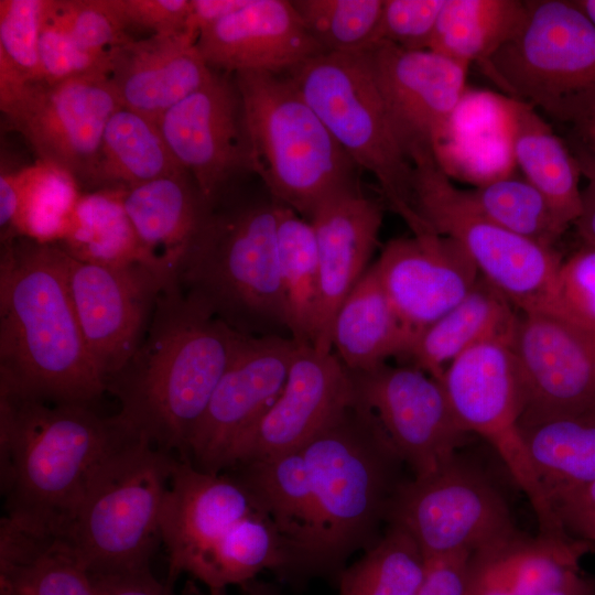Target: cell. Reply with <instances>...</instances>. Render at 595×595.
Listing matches in <instances>:
<instances>
[{"mask_svg": "<svg viewBox=\"0 0 595 595\" xmlns=\"http://www.w3.org/2000/svg\"><path fill=\"white\" fill-rule=\"evenodd\" d=\"M446 0H383L378 42L429 50Z\"/></svg>", "mask_w": 595, "mask_h": 595, "instance_id": "obj_46", "label": "cell"}, {"mask_svg": "<svg viewBox=\"0 0 595 595\" xmlns=\"http://www.w3.org/2000/svg\"><path fill=\"white\" fill-rule=\"evenodd\" d=\"M565 532L573 538L595 544V516L572 522L565 528Z\"/></svg>", "mask_w": 595, "mask_h": 595, "instance_id": "obj_55", "label": "cell"}, {"mask_svg": "<svg viewBox=\"0 0 595 595\" xmlns=\"http://www.w3.org/2000/svg\"><path fill=\"white\" fill-rule=\"evenodd\" d=\"M511 338L493 337L470 347L448 365L441 383L464 428L491 445L528 498L539 533L565 537L521 433L522 389Z\"/></svg>", "mask_w": 595, "mask_h": 595, "instance_id": "obj_11", "label": "cell"}, {"mask_svg": "<svg viewBox=\"0 0 595 595\" xmlns=\"http://www.w3.org/2000/svg\"><path fill=\"white\" fill-rule=\"evenodd\" d=\"M123 193L125 188L110 187L82 194L67 234L54 245L83 261L108 266L143 263L156 269L139 242L125 208Z\"/></svg>", "mask_w": 595, "mask_h": 595, "instance_id": "obj_34", "label": "cell"}, {"mask_svg": "<svg viewBox=\"0 0 595 595\" xmlns=\"http://www.w3.org/2000/svg\"><path fill=\"white\" fill-rule=\"evenodd\" d=\"M247 335L216 318L178 282L161 291L140 346L107 383L132 434L188 461V442Z\"/></svg>", "mask_w": 595, "mask_h": 595, "instance_id": "obj_1", "label": "cell"}, {"mask_svg": "<svg viewBox=\"0 0 595 595\" xmlns=\"http://www.w3.org/2000/svg\"><path fill=\"white\" fill-rule=\"evenodd\" d=\"M121 107L106 76L87 75L28 82L0 109L37 160L63 169L79 184L95 186L104 131Z\"/></svg>", "mask_w": 595, "mask_h": 595, "instance_id": "obj_13", "label": "cell"}, {"mask_svg": "<svg viewBox=\"0 0 595 595\" xmlns=\"http://www.w3.org/2000/svg\"><path fill=\"white\" fill-rule=\"evenodd\" d=\"M280 208L268 192L219 201L177 271L186 295L247 336L290 337L277 251Z\"/></svg>", "mask_w": 595, "mask_h": 595, "instance_id": "obj_4", "label": "cell"}, {"mask_svg": "<svg viewBox=\"0 0 595 595\" xmlns=\"http://www.w3.org/2000/svg\"><path fill=\"white\" fill-rule=\"evenodd\" d=\"M374 264L393 307L416 334L458 304L480 277L457 242L433 231L389 240Z\"/></svg>", "mask_w": 595, "mask_h": 595, "instance_id": "obj_22", "label": "cell"}, {"mask_svg": "<svg viewBox=\"0 0 595 595\" xmlns=\"http://www.w3.org/2000/svg\"><path fill=\"white\" fill-rule=\"evenodd\" d=\"M592 545L573 537L518 532L477 552L512 595H545L580 573V560Z\"/></svg>", "mask_w": 595, "mask_h": 595, "instance_id": "obj_33", "label": "cell"}, {"mask_svg": "<svg viewBox=\"0 0 595 595\" xmlns=\"http://www.w3.org/2000/svg\"><path fill=\"white\" fill-rule=\"evenodd\" d=\"M511 344L522 389L520 429L595 410V333L547 311H518Z\"/></svg>", "mask_w": 595, "mask_h": 595, "instance_id": "obj_17", "label": "cell"}, {"mask_svg": "<svg viewBox=\"0 0 595 595\" xmlns=\"http://www.w3.org/2000/svg\"><path fill=\"white\" fill-rule=\"evenodd\" d=\"M184 173L158 122L123 107L115 111L104 131L95 186L131 188Z\"/></svg>", "mask_w": 595, "mask_h": 595, "instance_id": "obj_32", "label": "cell"}, {"mask_svg": "<svg viewBox=\"0 0 595 595\" xmlns=\"http://www.w3.org/2000/svg\"><path fill=\"white\" fill-rule=\"evenodd\" d=\"M298 344L284 336H246L188 442V461L221 473L232 444L281 394Z\"/></svg>", "mask_w": 595, "mask_h": 595, "instance_id": "obj_18", "label": "cell"}, {"mask_svg": "<svg viewBox=\"0 0 595 595\" xmlns=\"http://www.w3.org/2000/svg\"><path fill=\"white\" fill-rule=\"evenodd\" d=\"M47 0H0V64L23 79H42L39 39Z\"/></svg>", "mask_w": 595, "mask_h": 595, "instance_id": "obj_43", "label": "cell"}, {"mask_svg": "<svg viewBox=\"0 0 595 595\" xmlns=\"http://www.w3.org/2000/svg\"><path fill=\"white\" fill-rule=\"evenodd\" d=\"M188 32L133 40L110 54L107 79L123 108L158 120L213 76Z\"/></svg>", "mask_w": 595, "mask_h": 595, "instance_id": "obj_25", "label": "cell"}, {"mask_svg": "<svg viewBox=\"0 0 595 595\" xmlns=\"http://www.w3.org/2000/svg\"><path fill=\"white\" fill-rule=\"evenodd\" d=\"M0 595H97L88 572L63 537L0 520Z\"/></svg>", "mask_w": 595, "mask_h": 595, "instance_id": "obj_29", "label": "cell"}, {"mask_svg": "<svg viewBox=\"0 0 595 595\" xmlns=\"http://www.w3.org/2000/svg\"><path fill=\"white\" fill-rule=\"evenodd\" d=\"M583 150L595 156V108L573 125Z\"/></svg>", "mask_w": 595, "mask_h": 595, "instance_id": "obj_54", "label": "cell"}, {"mask_svg": "<svg viewBox=\"0 0 595 595\" xmlns=\"http://www.w3.org/2000/svg\"><path fill=\"white\" fill-rule=\"evenodd\" d=\"M467 193L493 221L540 245L554 247L567 229L547 198L524 177L510 174Z\"/></svg>", "mask_w": 595, "mask_h": 595, "instance_id": "obj_40", "label": "cell"}, {"mask_svg": "<svg viewBox=\"0 0 595 595\" xmlns=\"http://www.w3.org/2000/svg\"><path fill=\"white\" fill-rule=\"evenodd\" d=\"M160 131L209 207L235 180L252 173L251 147L235 74L215 71L198 90L167 110Z\"/></svg>", "mask_w": 595, "mask_h": 595, "instance_id": "obj_16", "label": "cell"}, {"mask_svg": "<svg viewBox=\"0 0 595 595\" xmlns=\"http://www.w3.org/2000/svg\"><path fill=\"white\" fill-rule=\"evenodd\" d=\"M574 155L586 178L582 190V212L574 225L583 242L595 246V156L580 147Z\"/></svg>", "mask_w": 595, "mask_h": 595, "instance_id": "obj_51", "label": "cell"}, {"mask_svg": "<svg viewBox=\"0 0 595 595\" xmlns=\"http://www.w3.org/2000/svg\"><path fill=\"white\" fill-rule=\"evenodd\" d=\"M325 53L360 54L378 42L383 0H291Z\"/></svg>", "mask_w": 595, "mask_h": 595, "instance_id": "obj_41", "label": "cell"}, {"mask_svg": "<svg viewBox=\"0 0 595 595\" xmlns=\"http://www.w3.org/2000/svg\"><path fill=\"white\" fill-rule=\"evenodd\" d=\"M594 595H595V592H594Z\"/></svg>", "mask_w": 595, "mask_h": 595, "instance_id": "obj_58", "label": "cell"}, {"mask_svg": "<svg viewBox=\"0 0 595 595\" xmlns=\"http://www.w3.org/2000/svg\"><path fill=\"white\" fill-rule=\"evenodd\" d=\"M1 246L0 392L93 405L107 385L84 340L60 247L23 237Z\"/></svg>", "mask_w": 595, "mask_h": 595, "instance_id": "obj_2", "label": "cell"}, {"mask_svg": "<svg viewBox=\"0 0 595 595\" xmlns=\"http://www.w3.org/2000/svg\"><path fill=\"white\" fill-rule=\"evenodd\" d=\"M54 7L72 39L90 54L109 58L115 50L137 40L112 0H54Z\"/></svg>", "mask_w": 595, "mask_h": 595, "instance_id": "obj_44", "label": "cell"}, {"mask_svg": "<svg viewBox=\"0 0 595 595\" xmlns=\"http://www.w3.org/2000/svg\"><path fill=\"white\" fill-rule=\"evenodd\" d=\"M246 595H281L272 585L252 582L247 586ZM209 595H228L226 588H208Z\"/></svg>", "mask_w": 595, "mask_h": 595, "instance_id": "obj_56", "label": "cell"}, {"mask_svg": "<svg viewBox=\"0 0 595 595\" xmlns=\"http://www.w3.org/2000/svg\"><path fill=\"white\" fill-rule=\"evenodd\" d=\"M277 251L290 337L312 345L320 298L316 237L309 220L282 204Z\"/></svg>", "mask_w": 595, "mask_h": 595, "instance_id": "obj_37", "label": "cell"}, {"mask_svg": "<svg viewBox=\"0 0 595 595\" xmlns=\"http://www.w3.org/2000/svg\"><path fill=\"white\" fill-rule=\"evenodd\" d=\"M385 204L360 187L322 203L311 223L317 245L320 298L312 346L329 354L336 313L370 267L378 245Z\"/></svg>", "mask_w": 595, "mask_h": 595, "instance_id": "obj_23", "label": "cell"}, {"mask_svg": "<svg viewBox=\"0 0 595 595\" xmlns=\"http://www.w3.org/2000/svg\"><path fill=\"white\" fill-rule=\"evenodd\" d=\"M550 502L563 530L572 522L593 517L595 516V480L558 493L550 498Z\"/></svg>", "mask_w": 595, "mask_h": 595, "instance_id": "obj_50", "label": "cell"}, {"mask_svg": "<svg viewBox=\"0 0 595 595\" xmlns=\"http://www.w3.org/2000/svg\"><path fill=\"white\" fill-rule=\"evenodd\" d=\"M518 310L482 275L443 316L418 332L407 355L412 366L441 382L445 369L476 344L511 336Z\"/></svg>", "mask_w": 595, "mask_h": 595, "instance_id": "obj_30", "label": "cell"}, {"mask_svg": "<svg viewBox=\"0 0 595 595\" xmlns=\"http://www.w3.org/2000/svg\"><path fill=\"white\" fill-rule=\"evenodd\" d=\"M112 2L131 35L136 31L150 32L151 35L186 31L191 0H112Z\"/></svg>", "mask_w": 595, "mask_h": 595, "instance_id": "obj_47", "label": "cell"}, {"mask_svg": "<svg viewBox=\"0 0 595 595\" xmlns=\"http://www.w3.org/2000/svg\"><path fill=\"white\" fill-rule=\"evenodd\" d=\"M313 491L320 575L380 538L405 465L375 414L355 400L299 450Z\"/></svg>", "mask_w": 595, "mask_h": 595, "instance_id": "obj_5", "label": "cell"}, {"mask_svg": "<svg viewBox=\"0 0 595 595\" xmlns=\"http://www.w3.org/2000/svg\"><path fill=\"white\" fill-rule=\"evenodd\" d=\"M252 173L280 204L309 220L328 198L360 187L358 167L286 74H235Z\"/></svg>", "mask_w": 595, "mask_h": 595, "instance_id": "obj_6", "label": "cell"}, {"mask_svg": "<svg viewBox=\"0 0 595 595\" xmlns=\"http://www.w3.org/2000/svg\"><path fill=\"white\" fill-rule=\"evenodd\" d=\"M258 510L255 495L232 474L204 472L178 458L161 520L165 583L173 587L182 573L195 578L235 527Z\"/></svg>", "mask_w": 595, "mask_h": 595, "instance_id": "obj_21", "label": "cell"}, {"mask_svg": "<svg viewBox=\"0 0 595 595\" xmlns=\"http://www.w3.org/2000/svg\"><path fill=\"white\" fill-rule=\"evenodd\" d=\"M88 575L97 595H176L150 567L88 572ZM183 595H193V588H185Z\"/></svg>", "mask_w": 595, "mask_h": 595, "instance_id": "obj_48", "label": "cell"}, {"mask_svg": "<svg viewBox=\"0 0 595 595\" xmlns=\"http://www.w3.org/2000/svg\"><path fill=\"white\" fill-rule=\"evenodd\" d=\"M572 2L595 25V0H572Z\"/></svg>", "mask_w": 595, "mask_h": 595, "instance_id": "obj_57", "label": "cell"}, {"mask_svg": "<svg viewBox=\"0 0 595 595\" xmlns=\"http://www.w3.org/2000/svg\"><path fill=\"white\" fill-rule=\"evenodd\" d=\"M248 0H191L186 31L194 37L216 22L241 9Z\"/></svg>", "mask_w": 595, "mask_h": 595, "instance_id": "obj_52", "label": "cell"}, {"mask_svg": "<svg viewBox=\"0 0 595 595\" xmlns=\"http://www.w3.org/2000/svg\"><path fill=\"white\" fill-rule=\"evenodd\" d=\"M339 147L378 183L381 201L413 234L425 226L413 208V166L365 53H321L286 74Z\"/></svg>", "mask_w": 595, "mask_h": 595, "instance_id": "obj_8", "label": "cell"}, {"mask_svg": "<svg viewBox=\"0 0 595 595\" xmlns=\"http://www.w3.org/2000/svg\"><path fill=\"white\" fill-rule=\"evenodd\" d=\"M132 434L93 405L0 392V487L4 516L31 531L65 537L105 457Z\"/></svg>", "mask_w": 595, "mask_h": 595, "instance_id": "obj_3", "label": "cell"}, {"mask_svg": "<svg viewBox=\"0 0 595 595\" xmlns=\"http://www.w3.org/2000/svg\"><path fill=\"white\" fill-rule=\"evenodd\" d=\"M365 55L409 158L433 152L467 91L469 66L432 50H407L385 41Z\"/></svg>", "mask_w": 595, "mask_h": 595, "instance_id": "obj_19", "label": "cell"}, {"mask_svg": "<svg viewBox=\"0 0 595 595\" xmlns=\"http://www.w3.org/2000/svg\"><path fill=\"white\" fill-rule=\"evenodd\" d=\"M196 45L210 68L229 74H288L323 53L291 0H248L202 31Z\"/></svg>", "mask_w": 595, "mask_h": 595, "instance_id": "obj_24", "label": "cell"}, {"mask_svg": "<svg viewBox=\"0 0 595 595\" xmlns=\"http://www.w3.org/2000/svg\"><path fill=\"white\" fill-rule=\"evenodd\" d=\"M225 472L250 489L286 542L291 559L286 578L320 575L314 497L302 453L238 464Z\"/></svg>", "mask_w": 595, "mask_h": 595, "instance_id": "obj_26", "label": "cell"}, {"mask_svg": "<svg viewBox=\"0 0 595 595\" xmlns=\"http://www.w3.org/2000/svg\"><path fill=\"white\" fill-rule=\"evenodd\" d=\"M177 461L131 435L98 465L63 537L87 572L150 567Z\"/></svg>", "mask_w": 595, "mask_h": 595, "instance_id": "obj_7", "label": "cell"}, {"mask_svg": "<svg viewBox=\"0 0 595 595\" xmlns=\"http://www.w3.org/2000/svg\"><path fill=\"white\" fill-rule=\"evenodd\" d=\"M60 249L84 340L107 385L140 346L161 291L174 280L148 264L94 263Z\"/></svg>", "mask_w": 595, "mask_h": 595, "instance_id": "obj_14", "label": "cell"}, {"mask_svg": "<svg viewBox=\"0 0 595 595\" xmlns=\"http://www.w3.org/2000/svg\"><path fill=\"white\" fill-rule=\"evenodd\" d=\"M469 553H457L426 561L419 595H470Z\"/></svg>", "mask_w": 595, "mask_h": 595, "instance_id": "obj_49", "label": "cell"}, {"mask_svg": "<svg viewBox=\"0 0 595 595\" xmlns=\"http://www.w3.org/2000/svg\"><path fill=\"white\" fill-rule=\"evenodd\" d=\"M386 524L404 529L426 561L474 554L518 533L501 493L458 455L429 475L405 479Z\"/></svg>", "mask_w": 595, "mask_h": 595, "instance_id": "obj_12", "label": "cell"}, {"mask_svg": "<svg viewBox=\"0 0 595 595\" xmlns=\"http://www.w3.org/2000/svg\"><path fill=\"white\" fill-rule=\"evenodd\" d=\"M534 310L547 311L595 333V246L583 244L562 259Z\"/></svg>", "mask_w": 595, "mask_h": 595, "instance_id": "obj_42", "label": "cell"}, {"mask_svg": "<svg viewBox=\"0 0 595 595\" xmlns=\"http://www.w3.org/2000/svg\"><path fill=\"white\" fill-rule=\"evenodd\" d=\"M416 332L398 314L375 264L339 306L332 331V348L349 371H365L392 356L407 357Z\"/></svg>", "mask_w": 595, "mask_h": 595, "instance_id": "obj_28", "label": "cell"}, {"mask_svg": "<svg viewBox=\"0 0 595 595\" xmlns=\"http://www.w3.org/2000/svg\"><path fill=\"white\" fill-rule=\"evenodd\" d=\"M426 560L401 527L387 524L379 540L337 576L338 595H419Z\"/></svg>", "mask_w": 595, "mask_h": 595, "instance_id": "obj_39", "label": "cell"}, {"mask_svg": "<svg viewBox=\"0 0 595 595\" xmlns=\"http://www.w3.org/2000/svg\"><path fill=\"white\" fill-rule=\"evenodd\" d=\"M521 433L549 501L595 480V410L549 419Z\"/></svg>", "mask_w": 595, "mask_h": 595, "instance_id": "obj_35", "label": "cell"}, {"mask_svg": "<svg viewBox=\"0 0 595 595\" xmlns=\"http://www.w3.org/2000/svg\"><path fill=\"white\" fill-rule=\"evenodd\" d=\"M39 61L42 79L60 82L87 75H107L109 58L80 48L47 0L39 39Z\"/></svg>", "mask_w": 595, "mask_h": 595, "instance_id": "obj_45", "label": "cell"}, {"mask_svg": "<svg viewBox=\"0 0 595 595\" xmlns=\"http://www.w3.org/2000/svg\"><path fill=\"white\" fill-rule=\"evenodd\" d=\"M526 11L520 0H446L429 50L479 64L511 37Z\"/></svg>", "mask_w": 595, "mask_h": 595, "instance_id": "obj_36", "label": "cell"}, {"mask_svg": "<svg viewBox=\"0 0 595 595\" xmlns=\"http://www.w3.org/2000/svg\"><path fill=\"white\" fill-rule=\"evenodd\" d=\"M15 174L19 209L13 238L23 237L45 245L61 242L82 195L79 183L68 172L41 160Z\"/></svg>", "mask_w": 595, "mask_h": 595, "instance_id": "obj_38", "label": "cell"}, {"mask_svg": "<svg viewBox=\"0 0 595 595\" xmlns=\"http://www.w3.org/2000/svg\"><path fill=\"white\" fill-rule=\"evenodd\" d=\"M413 208L424 226L457 242L480 275L518 311L541 303L561 264L555 247L516 235L483 214L467 191L458 190L433 152L411 155Z\"/></svg>", "mask_w": 595, "mask_h": 595, "instance_id": "obj_10", "label": "cell"}, {"mask_svg": "<svg viewBox=\"0 0 595 595\" xmlns=\"http://www.w3.org/2000/svg\"><path fill=\"white\" fill-rule=\"evenodd\" d=\"M506 97L575 125L595 108V25L572 0L527 1L526 15L479 63Z\"/></svg>", "mask_w": 595, "mask_h": 595, "instance_id": "obj_9", "label": "cell"}, {"mask_svg": "<svg viewBox=\"0 0 595 595\" xmlns=\"http://www.w3.org/2000/svg\"><path fill=\"white\" fill-rule=\"evenodd\" d=\"M353 401L349 371L335 353L298 345L281 394L232 444L223 472L299 451Z\"/></svg>", "mask_w": 595, "mask_h": 595, "instance_id": "obj_20", "label": "cell"}, {"mask_svg": "<svg viewBox=\"0 0 595 595\" xmlns=\"http://www.w3.org/2000/svg\"><path fill=\"white\" fill-rule=\"evenodd\" d=\"M508 101L515 163L569 228L582 212L578 162L533 107Z\"/></svg>", "mask_w": 595, "mask_h": 595, "instance_id": "obj_31", "label": "cell"}, {"mask_svg": "<svg viewBox=\"0 0 595 595\" xmlns=\"http://www.w3.org/2000/svg\"><path fill=\"white\" fill-rule=\"evenodd\" d=\"M19 209L17 174L1 170L0 174V227L1 242L13 239V226Z\"/></svg>", "mask_w": 595, "mask_h": 595, "instance_id": "obj_53", "label": "cell"}, {"mask_svg": "<svg viewBox=\"0 0 595 595\" xmlns=\"http://www.w3.org/2000/svg\"><path fill=\"white\" fill-rule=\"evenodd\" d=\"M349 375L354 400L375 414L413 477L441 468L469 439L442 383L421 369L383 364Z\"/></svg>", "mask_w": 595, "mask_h": 595, "instance_id": "obj_15", "label": "cell"}, {"mask_svg": "<svg viewBox=\"0 0 595 595\" xmlns=\"http://www.w3.org/2000/svg\"><path fill=\"white\" fill-rule=\"evenodd\" d=\"M123 204L149 261L177 280L181 263L210 208L190 174L125 188Z\"/></svg>", "mask_w": 595, "mask_h": 595, "instance_id": "obj_27", "label": "cell"}]
</instances>
